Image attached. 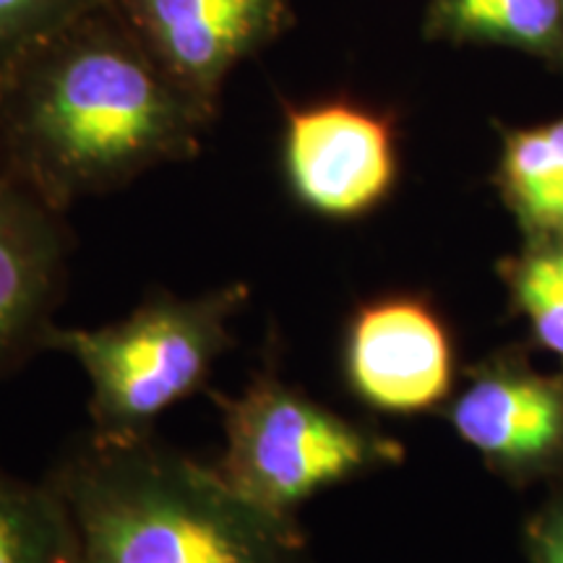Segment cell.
<instances>
[{"label": "cell", "mask_w": 563, "mask_h": 563, "mask_svg": "<svg viewBox=\"0 0 563 563\" xmlns=\"http://www.w3.org/2000/svg\"><path fill=\"white\" fill-rule=\"evenodd\" d=\"M79 527L84 563H308L300 519L245 501L214 464L157 433H87L47 473Z\"/></svg>", "instance_id": "2"}, {"label": "cell", "mask_w": 563, "mask_h": 563, "mask_svg": "<svg viewBox=\"0 0 563 563\" xmlns=\"http://www.w3.org/2000/svg\"><path fill=\"white\" fill-rule=\"evenodd\" d=\"M493 188L525 238L563 235V115L511 129L498 125Z\"/></svg>", "instance_id": "11"}, {"label": "cell", "mask_w": 563, "mask_h": 563, "mask_svg": "<svg viewBox=\"0 0 563 563\" xmlns=\"http://www.w3.org/2000/svg\"><path fill=\"white\" fill-rule=\"evenodd\" d=\"M108 0H0V91L47 40Z\"/></svg>", "instance_id": "14"}, {"label": "cell", "mask_w": 563, "mask_h": 563, "mask_svg": "<svg viewBox=\"0 0 563 563\" xmlns=\"http://www.w3.org/2000/svg\"><path fill=\"white\" fill-rule=\"evenodd\" d=\"M422 34L449 45L511 47L563 74L561 0H428Z\"/></svg>", "instance_id": "10"}, {"label": "cell", "mask_w": 563, "mask_h": 563, "mask_svg": "<svg viewBox=\"0 0 563 563\" xmlns=\"http://www.w3.org/2000/svg\"><path fill=\"white\" fill-rule=\"evenodd\" d=\"M214 118L104 3L34 51L0 91V170L66 214L196 157Z\"/></svg>", "instance_id": "1"}, {"label": "cell", "mask_w": 563, "mask_h": 563, "mask_svg": "<svg viewBox=\"0 0 563 563\" xmlns=\"http://www.w3.org/2000/svg\"><path fill=\"white\" fill-rule=\"evenodd\" d=\"M561 9H563V0H561Z\"/></svg>", "instance_id": "16"}, {"label": "cell", "mask_w": 563, "mask_h": 563, "mask_svg": "<svg viewBox=\"0 0 563 563\" xmlns=\"http://www.w3.org/2000/svg\"><path fill=\"white\" fill-rule=\"evenodd\" d=\"M522 545L530 563H563V490H555L527 519Z\"/></svg>", "instance_id": "15"}, {"label": "cell", "mask_w": 563, "mask_h": 563, "mask_svg": "<svg viewBox=\"0 0 563 563\" xmlns=\"http://www.w3.org/2000/svg\"><path fill=\"white\" fill-rule=\"evenodd\" d=\"M342 376L352 397L378 415L441 412L462 382L452 323L420 292L357 302L344 323Z\"/></svg>", "instance_id": "7"}, {"label": "cell", "mask_w": 563, "mask_h": 563, "mask_svg": "<svg viewBox=\"0 0 563 563\" xmlns=\"http://www.w3.org/2000/svg\"><path fill=\"white\" fill-rule=\"evenodd\" d=\"M441 415L506 483L563 488V371L540 373L522 347L496 350L462 368Z\"/></svg>", "instance_id": "6"}, {"label": "cell", "mask_w": 563, "mask_h": 563, "mask_svg": "<svg viewBox=\"0 0 563 563\" xmlns=\"http://www.w3.org/2000/svg\"><path fill=\"white\" fill-rule=\"evenodd\" d=\"M243 282L201 295L154 292L125 319L97 329L53 327L45 350L81 365L89 382L91 433L131 439L196 391L235 344L232 321L249 306Z\"/></svg>", "instance_id": "3"}, {"label": "cell", "mask_w": 563, "mask_h": 563, "mask_svg": "<svg viewBox=\"0 0 563 563\" xmlns=\"http://www.w3.org/2000/svg\"><path fill=\"white\" fill-rule=\"evenodd\" d=\"M496 272L509 292V311L530 329L532 342L563 365V235L525 238Z\"/></svg>", "instance_id": "13"}, {"label": "cell", "mask_w": 563, "mask_h": 563, "mask_svg": "<svg viewBox=\"0 0 563 563\" xmlns=\"http://www.w3.org/2000/svg\"><path fill=\"white\" fill-rule=\"evenodd\" d=\"M203 110L220 112L228 76L292 26V0H108Z\"/></svg>", "instance_id": "8"}, {"label": "cell", "mask_w": 563, "mask_h": 563, "mask_svg": "<svg viewBox=\"0 0 563 563\" xmlns=\"http://www.w3.org/2000/svg\"><path fill=\"white\" fill-rule=\"evenodd\" d=\"M68 253L63 211L0 170V378L45 352Z\"/></svg>", "instance_id": "9"}, {"label": "cell", "mask_w": 563, "mask_h": 563, "mask_svg": "<svg viewBox=\"0 0 563 563\" xmlns=\"http://www.w3.org/2000/svg\"><path fill=\"white\" fill-rule=\"evenodd\" d=\"M0 563H84L74 514L47 477L26 483L0 470Z\"/></svg>", "instance_id": "12"}, {"label": "cell", "mask_w": 563, "mask_h": 563, "mask_svg": "<svg viewBox=\"0 0 563 563\" xmlns=\"http://www.w3.org/2000/svg\"><path fill=\"white\" fill-rule=\"evenodd\" d=\"M282 173L311 214L363 220L391 199L402 175L397 115L347 95L282 102Z\"/></svg>", "instance_id": "5"}, {"label": "cell", "mask_w": 563, "mask_h": 563, "mask_svg": "<svg viewBox=\"0 0 563 563\" xmlns=\"http://www.w3.org/2000/svg\"><path fill=\"white\" fill-rule=\"evenodd\" d=\"M211 399L224 435L214 470L245 501L279 519H298L319 493L405 460L402 441L292 386L277 357L238 394L211 391Z\"/></svg>", "instance_id": "4"}]
</instances>
